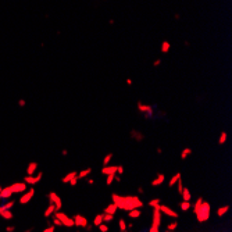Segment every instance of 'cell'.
I'll use <instances>...</instances> for the list:
<instances>
[{"mask_svg":"<svg viewBox=\"0 0 232 232\" xmlns=\"http://www.w3.org/2000/svg\"><path fill=\"white\" fill-rule=\"evenodd\" d=\"M113 218H114V217L111 216V214H104V216H103V221H104V222H110V221H113Z\"/></svg>","mask_w":232,"mask_h":232,"instance_id":"obj_28","label":"cell"},{"mask_svg":"<svg viewBox=\"0 0 232 232\" xmlns=\"http://www.w3.org/2000/svg\"><path fill=\"white\" fill-rule=\"evenodd\" d=\"M117 204L115 203H113V204H110L108 207H106V210H104V214H111V216H114V213L117 211Z\"/></svg>","mask_w":232,"mask_h":232,"instance_id":"obj_12","label":"cell"},{"mask_svg":"<svg viewBox=\"0 0 232 232\" xmlns=\"http://www.w3.org/2000/svg\"><path fill=\"white\" fill-rule=\"evenodd\" d=\"M50 202L54 204L56 207V211H59L60 209H61V199H60L56 193H50Z\"/></svg>","mask_w":232,"mask_h":232,"instance_id":"obj_7","label":"cell"},{"mask_svg":"<svg viewBox=\"0 0 232 232\" xmlns=\"http://www.w3.org/2000/svg\"><path fill=\"white\" fill-rule=\"evenodd\" d=\"M120 229H121L122 232H124L125 229H127V222L124 221V218H121V220H120Z\"/></svg>","mask_w":232,"mask_h":232,"instance_id":"obj_27","label":"cell"},{"mask_svg":"<svg viewBox=\"0 0 232 232\" xmlns=\"http://www.w3.org/2000/svg\"><path fill=\"white\" fill-rule=\"evenodd\" d=\"M181 209H182L183 211L189 210V209H190V203H189V202H182V203H181Z\"/></svg>","mask_w":232,"mask_h":232,"instance_id":"obj_26","label":"cell"},{"mask_svg":"<svg viewBox=\"0 0 232 232\" xmlns=\"http://www.w3.org/2000/svg\"><path fill=\"white\" fill-rule=\"evenodd\" d=\"M43 232H54V227H50V228H47V229H45Z\"/></svg>","mask_w":232,"mask_h":232,"instance_id":"obj_40","label":"cell"},{"mask_svg":"<svg viewBox=\"0 0 232 232\" xmlns=\"http://www.w3.org/2000/svg\"><path fill=\"white\" fill-rule=\"evenodd\" d=\"M101 172H104V174H117V167H104L103 170H101Z\"/></svg>","mask_w":232,"mask_h":232,"instance_id":"obj_14","label":"cell"},{"mask_svg":"<svg viewBox=\"0 0 232 232\" xmlns=\"http://www.w3.org/2000/svg\"><path fill=\"white\" fill-rule=\"evenodd\" d=\"M228 209H229L228 206H224V207H221V209H218V210H217V216H218V217H222L227 211H228Z\"/></svg>","mask_w":232,"mask_h":232,"instance_id":"obj_20","label":"cell"},{"mask_svg":"<svg viewBox=\"0 0 232 232\" xmlns=\"http://www.w3.org/2000/svg\"><path fill=\"white\" fill-rule=\"evenodd\" d=\"M26 189V183L25 182H17V183H13L11 185V190L13 193H21Z\"/></svg>","mask_w":232,"mask_h":232,"instance_id":"obj_5","label":"cell"},{"mask_svg":"<svg viewBox=\"0 0 232 232\" xmlns=\"http://www.w3.org/2000/svg\"><path fill=\"white\" fill-rule=\"evenodd\" d=\"M77 182H78V178H77V177H74L71 181H70L68 183H70V185H72V186H74V185H77Z\"/></svg>","mask_w":232,"mask_h":232,"instance_id":"obj_34","label":"cell"},{"mask_svg":"<svg viewBox=\"0 0 232 232\" xmlns=\"http://www.w3.org/2000/svg\"><path fill=\"white\" fill-rule=\"evenodd\" d=\"M139 216H141V210H139V209L131 210V211H129V217H132V218H138Z\"/></svg>","mask_w":232,"mask_h":232,"instance_id":"obj_21","label":"cell"},{"mask_svg":"<svg viewBox=\"0 0 232 232\" xmlns=\"http://www.w3.org/2000/svg\"><path fill=\"white\" fill-rule=\"evenodd\" d=\"M179 179H181V174L178 172V174H175V175H174V178L170 181V183H168V185H170V186H172L174 183H175V182H178V181H179Z\"/></svg>","mask_w":232,"mask_h":232,"instance_id":"obj_24","label":"cell"},{"mask_svg":"<svg viewBox=\"0 0 232 232\" xmlns=\"http://www.w3.org/2000/svg\"><path fill=\"white\" fill-rule=\"evenodd\" d=\"M53 211H56V207H54V204H53V203H50V206L47 207V210L45 211V217H49Z\"/></svg>","mask_w":232,"mask_h":232,"instance_id":"obj_18","label":"cell"},{"mask_svg":"<svg viewBox=\"0 0 232 232\" xmlns=\"http://www.w3.org/2000/svg\"><path fill=\"white\" fill-rule=\"evenodd\" d=\"M13 206H14V202H9L7 204H4V206H0V211H3V210H10Z\"/></svg>","mask_w":232,"mask_h":232,"instance_id":"obj_25","label":"cell"},{"mask_svg":"<svg viewBox=\"0 0 232 232\" xmlns=\"http://www.w3.org/2000/svg\"><path fill=\"white\" fill-rule=\"evenodd\" d=\"M0 192H2V188H0ZM0 199H2V196H0Z\"/></svg>","mask_w":232,"mask_h":232,"instance_id":"obj_41","label":"cell"},{"mask_svg":"<svg viewBox=\"0 0 232 232\" xmlns=\"http://www.w3.org/2000/svg\"><path fill=\"white\" fill-rule=\"evenodd\" d=\"M111 157H113V154H107V156H106V159H104V161H103V163H104V164H108V161H110L111 160Z\"/></svg>","mask_w":232,"mask_h":232,"instance_id":"obj_33","label":"cell"},{"mask_svg":"<svg viewBox=\"0 0 232 232\" xmlns=\"http://www.w3.org/2000/svg\"><path fill=\"white\" fill-rule=\"evenodd\" d=\"M13 195V190H11V186H7L4 188V189H2V192H0V196L3 197V199H9V197Z\"/></svg>","mask_w":232,"mask_h":232,"instance_id":"obj_11","label":"cell"},{"mask_svg":"<svg viewBox=\"0 0 232 232\" xmlns=\"http://www.w3.org/2000/svg\"><path fill=\"white\" fill-rule=\"evenodd\" d=\"M0 216L3 217V218H6V220H10V218H13V213L10 211V210H3V211H0Z\"/></svg>","mask_w":232,"mask_h":232,"instance_id":"obj_15","label":"cell"},{"mask_svg":"<svg viewBox=\"0 0 232 232\" xmlns=\"http://www.w3.org/2000/svg\"><path fill=\"white\" fill-rule=\"evenodd\" d=\"M99 229H100L101 232H107L108 231V228H107V225H104V224H103V222H101L100 225H99Z\"/></svg>","mask_w":232,"mask_h":232,"instance_id":"obj_31","label":"cell"},{"mask_svg":"<svg viewBox=\"0 0 232 232\" xmlns=\"http://www.w3.org/2000/svg\"><path fill=\"white\" fill-rule=\"evenodd\" d=\"M74 224H75L77 227H86V225H88V221H86L85 217L75 216V217H74Z\"/></svg>","mask_w":232,"mask_h":232,"instance_id":"obj_8","label":"cell"},{"mask_svg":"<svg viewBox=\"0 0 232 232\" xmlns=\"http://www.w3.org/2000/svg\"><path fill=\"white\" fill-rule=\"evenodd\" d=\"M54 224H56V225H63V224H61V221H60V220L57 218V217H56V218H54Z\"/></svg>","mask_w":232,"mask_h":232,"instance_id":"obj_38","label":"cell"},{"mask_svg":"<svg viewBox=\"0 0 232 232\" xmlns=\"http://www.w3.org/2000/svg\"><path fill=\"white\" fill-rule=\"evenodd\" d=\"M225 139H227V135L222 134L221 135V139H220V143H224V142H225Z\"/></svg>","mask_w":232,"mask_h":232,"instance_id":"obj_36","label":"cell"},{"mask_svg":"<svg viewBox=\"0 0 232 232\" xmlns=\"http://www.w3.org/2000/svg\"><path fill=\"white\" fill-rule=\"evenodd\" d=\"M177 225H178V222H172V224H170V225L167 227V231H172V229H175Z\"/></svg>","mask_w":232,"mask_h":232,"instance_id":"obj_32","label":"cell"},{"mask_svg":"<svg viewBox=\"0 0 232 232\" xmlns=\"http://www.w3.org/2000/svg\"><path fill=\"white\" fill-rule=\"evenodd\" d=\"M56 217L61 221L63 225H66V227H74L75 225V224H74V220L68 218L66 214H63V213H60V211H56Z\"/></svg>","mask_w":232,"mask_h":232,"instance_id":"obj_4","label":"cell"},{"mask_svg":"<svg viewBox=\"0 0 232 232\" xmlns=\"http://www.w3.org/2000/svg\"><path fill=\"white\" fill-rule=\"evenodd\" d=\"M182 189H183V188H182V182H181V179H179V183H178V192H182Z\"/></svg>","mask_w":232,"mask_h":232,"instance_id":"obj_37","label":"cell"},{"mask_svg":"<svg viewBox=\"0 0 232 232\" xmlns=\"http://www.w3.org/2000/svg\"><path fill=\"white\" fill-rule=\"evenodd\" d=\"M124 232H125V231H124Z\"/></svg>","mask_w":232,"mask_h":232,"instance_id":"obj_42","label":"cell"},{"mask_svg":"<svg viewBox=\"0 0 232 232\" xmlns=\"http://www.w3.org/2000/svg\"><path fill=\"white\" fill-rule=\"evenodd\" d=\"M189 153H190V149H185V152H183V153L181 154V157H182V159H185V157H186Z\"/></svg>","mask_w":232,"mask_h":232,"instance_id":"obj_35","label":"cell"},{"mask_svg":"<svg viewBox=\"0 0 232 232\" xmlns=\"http://www.w3.org/2000/svg\"><path fill=\"white\" fill-rule=\"evenodd\" d=\"M160 206V204H159ZM159 206L154 207V216H153V225L150 228V232H159L160 228V220H161V211L159 209Z\"/></svg>","mask_w":232,"mask_h":232,"instance_id":"obj_3","label":"cell"},{"mask_svg":"<svg viewBox=\"0 0 232 232\" xmlns=\"http://www.w3.org/2000/svg\"><path fill=\"white\" fill-rule=\"evenodd\" d=\"M163 181H164V175H163V174H160V175H159V178H157V179H154L152 185H153V186H157V185H160Z\"/></svg>","mask_w":232,"mask_h":232,"instance_id":"obj_22","label":"cell"},{"mask_svg":"<svg viewBox=\"0 0 232 232\" xmlns=\"http://www.w3.org/2000/svg\"><path fill=\"white\" fill-rule=\"evenodd\" d=\"M42 172H38V175L36 177H32V175H28V177L24 179V182L25 183H31V185H35V183H38L40 179H42Z\"/></svg>","mask_w":232,"mask_h":232,"instance_id":"obj_6","label":"cell"},{"mask_svg":"<svg viewBox=\"0 0 232 232\" xmlns=\"http://www.w3.org/2000/svg\"><path fill=\"white\" fill-rule=\"evenodd\" d=\"M74 177H77V171H72V172H70L68 175H66V177L63 178V182H64V183L70 182V181H71Z\"/></svg>","mask_w":232,"mask_h":232,"instance_id":"obj_16","label":"cell"},{"mask_svg":"<svg viewBox=\"0 0 232 232\" xmlns=\"http://www.w3.org/2000/svg\"><path fill=\"white\" fill-rule=\"evenodd\" d=\"M193 211L196 213L197 221H200V222L207 221V220H209V216H210V204L206 202H203V199L200 197V199H197Z\"/></svg>","mask_w":232,"mask_h":232,"instance_id":"obj_2","label":"cell"},{"mask_svg":"<svg viewBox=\"0 0 232 232\" xmlns=\"http://www.w3.org/2000/svg\"><path fill=\"white\" fill-rule=\"evenodd\" d=\"M36 168H38V164L33 161V163H31L29 165H28V168H26V172H28V175H33L36 171Z\"/></svg>","mask_w":232,"mask_h":232,"instance_id":"obj_13","label":"cell"},{"mask_svg":"<svg viewBox=\"0 0 232 232\" xmlns=\"http://www.w3.org/2000/svg\"><path fill=\"white\" fill-rule=\"evenodd\" d=\"M32 196H33V189H31L29 192H26L24 196H21L20 203H21V204H25V203H28L31 199H32Z\"/></svg>","mask_w":232,"mask_h":232,"instance_id":"obj_10","label":"cell"},{"mask_svg":"<svg viewBox=\"0 0 232 232\" xmlns=\"http://www.w3.org/2000/svg\"><path fill=\"white\" fill-rule=\"evenodd\" d=\"M182 196H183V202H189L190 200V192H189V189H186V188H185V189H182Z\"/></svg>","mask_w":232,"mask_h":232,"instance_id":"obj_17","label":"cell"},{"mask_svg":"<svg viewBox=\"0 0 232 232\" xmlns=\"http://www.w3.org/2000/svg\"><path fill=\"white\" fill-rule=\"evenodd\" d=\"M14 229H15V228H14V227H7V228H6V231H7V232H14Z\"/></svg>","mask_w":232,"mask_h":232,"instance_id":"obj_39","label":"cell"},{"mask_svg":"<svg viewBox=\"0 0 232 232\" xmlns=\"http://www.w3.org/2000/svg\"><path fill=\"white\" fill-rule=\"evenodd\" d=\"M101 222H103V214H99V216H96L95 217V221H93V224H95V225H100Z\"/></svg>","mask_w":232,"mask_h":232,"instance_id":"obj_23","label":"cell"},{"mask_svg":"<svg viewBox=\"0 0 232 232\" xmlns=\"http://www.w3.org/2000/svg\"><path fill=\"white\" fill-rule=\"evenodd\" d=\"M89 172H92V170H90V168H86V170H84V171H82V172L77 174V178H78V179H81V178L86 177V175H88Z\"/></svg>","mask_w":232,"mask_h":232,"instance_id":"obj_19","label":"cell"},{"mask_svg":"<svg viewBox=\"0 0 232 232\" xmlns=\"http://www.w3.org/2000/svg\"><path fill=\"white\" fill-rule=\"evenodd\" d=\"M159 209H160L161 213H164V214H167V216H170V217H178V214L174 210L168 209L167 206H159Z\"/></svg>","mask_w":232,"mask_h":232,"instance_id":"obj_9","label":"cell"},{"mask_svg":"<svg viewBox=\"0 0 232 232\" xmlns=\"http://www.w3.org/2000/svg\"><path fill=\"white\" fill-rule=\"evenodd\" d=\"M113 200L117 204L118 209L127 210V211H131L135 209H141L143 206V203L141 202V199L138 196H125V197H120L118 195H113Z\"/></svg>","mask_w":232,"mask_h":232,"instance_id":"obj_1","label":"cell"},{"mask_svg":"<svg viewBox=\"0 0 232 232\" xmlns=\"http://www.w3.org/2000/svg\"><path fill=\"white\" fill-rule=\"evenodd\" d=\"M115 178V174H108V177H107V185H111V182L114 181Z\"/></svg>","mask_w":232,"mask_h":232,"instance_id":"obj_29","label":"cell"},{"mask_svg":"<svg viewBox=\"0 0 232 232\" xmlns=\"http://www.w3.org/2000/svg\"><path fill=\"white\" fill-rule=\"evenodd\" d=\"M160 204V200L159 199H154V200H152L150 203H149V206H152V207H156V206H159Z\"/></svg>","mask_w":232,"mask_h":232,"instance_id":"obj_30","label":"cell"}]
</instances>
